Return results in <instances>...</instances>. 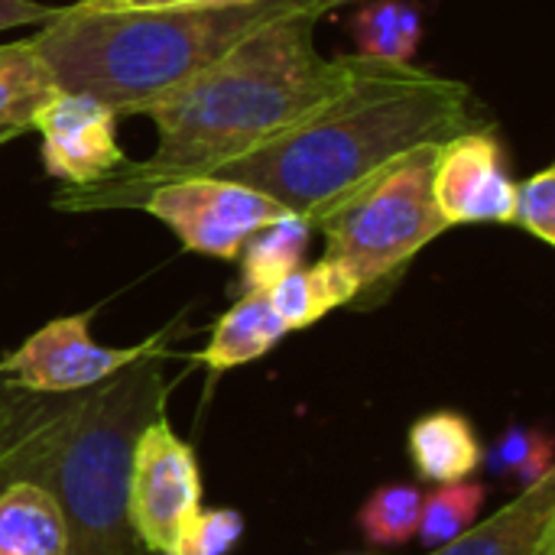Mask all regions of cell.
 Here are the masks:
<instances>
[{
    "instance_id": "1",
    "label": "cell",
    "mask_w": 555,
    "mask_h": 555,
    "mask_svg": "<svg viewBox=\"0 0 555 555\" xmlns=\"http://www.w3.org/2000/svg\"><path fill=\"white\" fill-rule=\"evenodd\" d=\"M322 16H289L257 29L205 72L146 101L137 114L150 117L159 143L143 163H124L104 179L62 189V211L140 208L156 185L205 176L289 127L302 124L361 78L371 59H325L315 49Z\"/></svg>"
},
{
    "instance_id": "2",
    "label": "cell",
    "mask_w": 555,
    "mask_h": 555,
    "mask_svg": "<svg viewBox=\"0 0 555 555\" xmlns=\"http://www.w3.org/2000/svg\"><path fill=\"white\" fill-rule=\"evenodd\" d=\"M478 127L485 120L468 85L371 62L322 111L205 176L250 185L315 224L390 163Z\"/></svg>"
},
{
    "instance_id": "3",
    "label": "cell",
    "mask_w": 555,
    "mask_h": 555,
    "mask_svg": "<svg viewBox=\"0 0 555 555\" xmlns=\"http://www.w3.org/2000/svg\"><path fill=\"white\" fill-rule=\"evenodd\" d=\"M351 0H211L150 10H72L42 23L29 46L59 91L137 114L156 94L205 72L237 42L289 16H328Z\"/></svg>"
},
{
    "instance_id": "4",
    "label": "cell",
    "mask_w": 555,
    "mask_h": 555,
    "mask_svg": "<svg viewBox=\"0 0 555 555\" xmlns=\"http://www.w3.org/2000/svg\"><path fill=\"white\" fill-rule=\"evenodd\" d=\"M163 410V345L104 384L68 393L26 478L55 498L65 555H153L133 530L127 481L133 442Z\"/></svg>"
},
{
    "instance_id": "5",
    "label": "cell",
    "mask_w": 555,
    "mask_h": 555,
    "mask_svg": "<svg viewBox=\"0 0 555 555\" xmlns=\"http://www.w3.org/2000/svg\"><path fill=\"white\" fill-rule=\"evenodd\" d=\"M436 150L423 146L390 163L312 224L325 234V260L345 267L361 296L393 283L449 228L433 198Z\"/></svg>"
},
{
    "instance_id": "6",
    "label": "cell",
    "mask_w": 555,
    "mask_h": 555,
    "mask_svg": "<svg viewBox=\"0 0 555 555\" xmlns=\"http://www.w3.org/2000/svg\"><path fill=\"white\" fill-rule=\"evenodd\" d=\"M140 208L163 221L185 250L218 260H237L260 228L286 215L276 198L218 176H185L156 185Z\"/></svg>"
},
{
    "instance_id": "7",
    "label": "cell",
    "mask_w": 555,
    "mask_h": 555,
    "mask_svg": "<svg viewBox=\"0 0 555 555\" xmlns=\"http://www.w3.org/2000/svg\"><path fill=\"white\" fill-rule=\"evenodd\" d=\"M127 501L133 530L153 555H172L182 530L202 511L198 459L166 416L146 423L133 442Z\"/></svg>"
},
{
    "instance_id": "8",
    "label": "cell",
    "mask_w": 555,
    "mask_h": 555,
    "mask_svg": "<svg viewBox=\"0 0 555 555\" xmlns=\"http://www.w3.org/2000/svg\"><path fill=\"white\" fill-rule=\"evenodd\" d=\"M88 325L91 315L85 312L52 319L0 361V377L29 393H46V397L81 393L88 387L104 384L107 377L130 367L133 361H140L143 354H150L156 345L166 341V335H156L143 345L104 348L91 338Z\"/></svg>"
},
{
    "instance_id": "9",
    "label": "cell",
    "mask_w": 555,
    "mask_h": 555,
    "mask_svg": "<svg viewBox=\"0 0 555 555\" xmlns=\"http://www.w3.org/2000/svg\"><path fill=\"white\" fill-rule=\"evenodd\" d=\"M42 163L65 189H81L127 163L117 143V114L88 94L55 91L33 117Z\"/></svg>"
},
{
    "instance_id": "10",
    "label": "cell",
    "mask_w": 555,
    "mask_h": 555,
    "mask_svg": "<svg viewBox=\"0 0 555 555\" xmlns=\"http://www.w3.org/2000/svg\"><path fill=\"white\" fill-rule=\"evenodd\" d=\"M433 198L449 228L514 218V179L488 127L465 130L436 150Z\"/></svg>"
},
{
    "instance_id": "11",
    "label": "cell",
    "mask_w": 555,
    "mask_h": 555,
    "mask_svg": "<svg viewBox=\"0 0 555 555\" xmlns=\"http://www.w3.org/2000/svg\"><path fill=\"white\" fill-rule=\"evenodd\" d=\"M429 555H555V472Z\"/></svg>"
},
{
    "instance_id": "12",
    "label": "cell",
    "mask_w": 555,
    "mask_h": 555,
    "mask_svg": "<svg viewBox=\"0 0 555 555\" xmlns=\"http://www.w3.org/2000/svg\"><path fill=\"white\" fill-rule=\"evenodd\" d=\"M410 459L420 478L436 485H455L468 481L481 468L485 449L475 426L462 413L439 410L413 423Z\"/></svg>"
},
{
    "instance_id": "13",
    "label": "cell",
    "mask_w": 555,
    "mask_h": 555,
    "mask_svg": "<svg viewBox=\"0 0 555 555\" xmlns=\"http://www.w3.org/2000/svg\"><path fill=\"white\" fill-rule=\"evenodd\" d=\"M65 520L55 498L36 481L0 488V555H65Z\"/></svg>"
},
{
    "instance_id": "14",
    "label": "cell",
    "mask_w": 555,
    "mask_h": 555,
    "mask_svg": "<svg viewBox=\"0 0 555 555\" xmlns=\"http://www.w3.org/2000/svg\"><path fill=\"white\" fill-rule=\"evenodd\" d=\"M286 332L289 328L273 312L267 293H241V299L218 319L198 361L211 371H231L273 351Z\"/></svg>"
},
{
    "instance_id": "15",
    "label": "cell",
    "mask_w": 555,
    "mask_h": 555,
    "mask_svg": "<svg viewBox=\"0 0 555 555\" xmlns=\"http://www.w3.org/2000/svg\"><path fill=\"white\" fill-rule=\"evenodd\" d=\"M361 296L354 276L332 263V260H319L312 267H299L289 276H283L276 286L267 289V299L273 306V312L283 319V325L289 332L296 328H309L312 322H319L322 315H328L338 306H348Z\"/></svg>"
},
{
    "instance_id": "16",
    "label": "cell",
    "mask_w": 555,
    "mask_h": 555,
    "mask_svg": "<svg viewBox=\"0 0 555 555\" xmlns=\"http://www.w3.org/2000/svg\"><path fill=\"white\" fill-rule=\"evenodd\" d=\"M309 234H312V224L293 211H286L283 218L260 228L241 250L244 254V260H241L244 293H267L283 276L299 270L306 247H309Z\"/></svg>"
},
{
    "instance_id": "17",
    "label": "cell",
    "mask_w": 555,
    "mask_h": 555,
    "mask_svg": "<svg viewBox=\"0 0 555 555\" xmlns=\"http://www.w3.org/2000/svg\"><path fill=\"white\" fill-rule=\"evenodd\" d=\"M420 10L406 0H367L351 16V36L358 42L361 59L387 62V65H413V52L420 46Z\"/></svg>"
},
{
    "instance_id": "18",
    "label": "cell",
    "mask_w": 555,
    "mask_h": 555,
    "mask_svg": "<svg viewBox=\"0 0 555 555\" xmlns=\"http://www.w3.org/2000/svg\"><path fill=\"white\" fill-rule=\"evenodd\" d=\"M46 65L29 39L0 46V127H33L36 111L55 94Z\"/></svg>"
},
{
    "instance_id": "19",
    "label": "cell",
    "mask_w": 555,
    "mask_h": 555,
    "mask_svg": "<svg viewBox=\"0 0 555 555\" xmlns=\"http://www.w3.org/2000/svg\"><path fill=\"white\" fill-rule=\"evenodd\" d=\"M423 491L413 485H384L358 511V527L374 546H403L420 530Z\"/></svg>"
},
{
    "instance_id": "20",
    "label": "cell",
    "mask_w": 555,
    "mask_h": 555,
    "mask_svg": "<svg viewBox=\"0 0 555 555\" xmlns=\"http://www.w3.org/2000/svg\"><path fill=\"white\" fill-rule=\"evenodd\" d=\"M485 498H488L485 485H475V481L439 485V491L423 498L416 537L426 546H442V543L455 540L459 533H465L475 524L478 511L485 507Z\"/></svg>"
},
{
    "instance_id": "21",
    "label": "cell",
    "mask_w": 555,
    "mask_h": 555,
    "mask_svg": "<svg viewBox=\"0 0 555 555\" xmlns=\"http://www.w3.org/2000/svg\"><path fill=\"white\" fill-rule=\"evenodd\" d=\"M491 468L498 475H511L517 488H530L540 478L553 475V439L533 429H511L491 452Z\"/></svg>"
},
{
    "instance_id": "22",
    "label": "cell",
    "mask_w": 555,
    "mask_h": 555,
    "mask_svg": "<svg viewBox=\"0 0 555 555\" xmlns=\"http://www.w3.org/2000/svg\"><path fill=\"white\" fill-rule=\"evenodd\" d=\"M65 397L29 393V390H20L10 384L0 393V452L20 446L23 439H29L42 426H49L59 416V410L65 406Z\"/></svg>"
},
{
    "instance_id": "23",
    "label": "cell",
    "mask_w": 555,
    "mask_h": 555,
    "mask_svg": "<svg viewBox=\"0 0 555 555\" xmlns=\"http://www.w3.org/2000/svg\"><path fill=\"white\" fill-rule=\"evenodd\" d=\"M514 224L555 244V169H540L524 182H514Z\"/></svg>"
},
{
    "instance_id": "24",
    "label": "cell",
    "mask_w": 555,
    "mask_h": 555,
    "mask_svg": "<svg viewBox=\"0 0 555 555\" xmlns=\"http://www.w3.org/2000/svg\"><path fill=\"white\" fill-rule=\"evenodd\" d=\"M244 537L237 511H198L182 530L172 555H228Z\"/></svg>"
},
{
    "instance_id": "25",
    "label": "cell",
    "mask_w": 555,
    "mask_h": 555,
    "mask_svg": "<svg viewBox=\"0 0 555 555\" xmlns=\"http://www.w3.org/2000/svg\"><path fill=\"white\" fill-rule=\"evenodd\" d=\"M65 400H68V397H65ZM62 410H65V406H62ZM62 410H59V413H62ZM55 420H59V416H55ZM55 420H52L49 426H42L39 433H33L29 439H23L20 446L0 452V488H7L10 481H26V478H29V468H33V462H36V452H39L42 439L49 436V429L55 426Z\"/></svg>"
},
{
    "instance_id": "26",
    "label": "cell",
    "mask_w": 555,
    "mask_h": 555,
    "mask_svg": "<svg viewBox=\"0 0 555 555\" xmlns=\"http://www.w3.org/2000/svg\"><path fill=\"white\" fill-rule=\"evenodd\" d=\"M59 10L62 7L39 3V0H0V29H10V26H42Z\"/></svg>"
},
{
    "instance_id": "27",
    "label": "cell",
    "mask_w": 555,
    "mask_h": 555,
    "mask_svg": "<svg viewBox=\"0 0 555 555\" xmlns=\"http://www.w3.org/2000/svg\"><path fill=\"white\" fill-rule=\"evenodd\" d=\"M182 3H211V0H94L68 3L72 10H150V7H182Z\"/></svg>"
},
{
    "instance_id": "28",
    "label": "cell",
    "mask_w": 555,
    "mask_h": 555,
    "mask_svg": "<svg viewBox=\"0 0 555 555\" xmlns=\"http://www.w3.org/2000/svg\"><path fill=\"white\" fill-rule=\"evenodd\" d=\"M20 133H26V130L23 127H0V146L10 143V140H16Z\"/></svg>"
},
{
    "instance_id": "29",
    "label": "cell",
    "mask_w": 555,
    "mask_h": 555,
    "mask_svg": "<svg viewBox=\"0 0 555 555\" xmlns=\"http://www.w3.org/2000/svg\"><path fill=\"white\" fill-rule=\"evenodd\" d=\"M7 387H10V384H7V380H3V377H0V393H3V390H7Z\"/></svg>"
},
{
    "instance_id": "30",
    "label": "cell",
    "mask_w": 555,
    "mask_h": 555,
    "mask_svg": "<svg viewBox=\"0 0 555 555\" xmlns=\"http://www.w3.org/2000/svg\"><path fill=\"white\" fill-rule=\"evenodd\" d=\"M75 3H94V0H75Z\"/></svg>"
}]
</instances>
